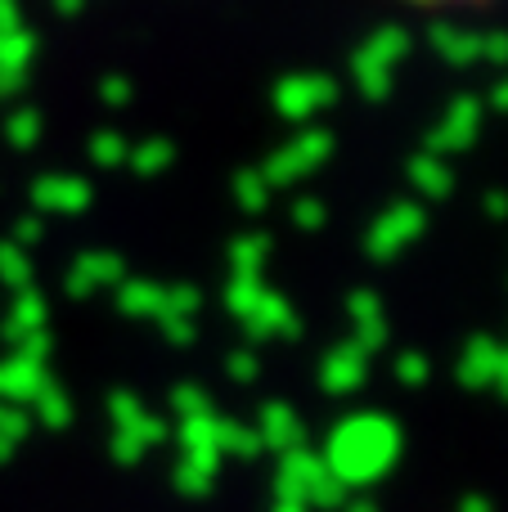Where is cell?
I'll return each instance as SVG.
<instances>
[{
	"label": "cell",
	"mask_w": 508,
	"mask_h": 512,
	"mask_svg": "<svg viewBox=\"0 0 508 512\" xmlns=\"http://www.w3.org/2000/svg\"><path fill=\"white\" fill-rule=\"evenodd\" d=\"M410 5H477V0H410Z\"/></svg>",
	"instance_id": "cell-1"
}]
</instances>
